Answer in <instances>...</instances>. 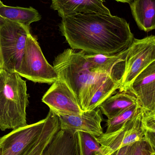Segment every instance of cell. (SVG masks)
<instances>
[{
    "instance_id": "1",
    "label": "cell",
    "mask_w": 155,
    "mask_h": 155,
    "mask_svg": "<svg viewBox=\"0 0 155 155\" xmlns=\"http://www.w3.org/2000/svg\"><path fill=\"white\" fill-rule=\"evenodd\" d=\"M60 29L71 49L88 54H116L127 49L135 38L125 19L98 13L65 16Z\"/></svg>"
},
{
    "instance_id": "2",
    "label": "cell",
    "mask_w": 155,
    "mask_h": 155,
    "mask_svg": "<svg viewBox=\"0 0 155 155\" xmlns=\"http://www.w3.org/2000/svg\"><path fill=\"white\" fill-rule=\"evenodd\" d=\"M85 53L72 49L64 50L54 61L58 79L64 82L74 93L86 111L96 92L108 76L92 71L85 58Z\"/></svg>"
},
{
    "instance_id": "3",
    "label": "cell",
    "mask_w": 155,
    "mask_h": 155,
    "mask_svg": "<svg viewBox=\"0 0 155 155\" xmlns=\"http://www.w3.org/2000/svg\"><path fill=\"white\" fill-rule=\"evenodd\" d=\"M26 81L16 73L0 70V130L16 129L27 125L29 104Z\"/></svg>"
},
{
    "instance_id": "4",
    "label": "cell",
    "mask_w": 155,
    "mask_h": 155,
    "mask_svg": "<svg viewBox=\"0 0 155 155\" xmlns=\"http://www.w3.org/2000/svg\"><path fill=\"white\" fill-rule=\"evenodd\" d=\"M30 33V27L0 16V70L17 72Z\"/></svg>"
},
{
    "instance_id": "5",
    "label": "cell",
    "mask_w": 155,
    "mask_h": 155,
    "mask_svg": "<svg viewBox=\"0 0 155 155\" xmlns=\"http://www.w3.org/2000/svg\"><path fill=\"white\" fill-rule=\"evenodd\" d=\"M16 73L34 83L52 84L58 79L55 69L47 62L37 39L31 33L27 36L21 64Z\"/></svg>"
},
{
    "instance_id": "6",
    "label": "cell",
    "mask_w": 155,
    "mask_h": 155,
    "mask_svg": "<svg viewBox=\"0 0 155 155\" xmlns=\"http://www.w3.org/2000/svg\"><path fill=\"white\" fill-rule=\"evenodd\" d=\"M155 61V35L134 38L128 48L119 92L128 91L136 78Z\"/></svg>"
},
{
    "instance_id": "7",
    "label": "cell",
    "mask_w": 155,
    "mask_h": 155,
    "mask_svg": "<svg viewBox=\"0 0 155 155\" xmlns=\"http://www.w3.org/2000/svg\"><path fill=\"white\" fill-rule=\"evenodd\" d=\"M42 102L58 116L79 115L84 112L74 93L60 79L52 84L43 96Z\"/></svg>"
},
{
    "instance_id": "8",
    "label": "cell",
    "mask_w": 155,
    "mask_h": 155,
    "mask_svg": "<svg viewBox=\"0 0 155 155\" xmlns=\"http://www.w3.org/2000/svg\"><path fill=\"white\" fill-rule=\"evenodd\" d=\"M45 118L32 124L14 129L0 138L2 155H23L43 128Z\"/></svg>"
},
{
    "instance_id": "9",
    "label": "cell",
    "mask_w": 155,
    "mask_h": 155,
    "mask_svg": "<svg viewBox=\"0 0 155 155\" xmlns=\"http://www.w3.org/2000/svg\"><path fill=\"white\" fill-rule=\"evenodd\" d=\"M143 117V111L141 109L122 128L113 133H104L96 139L101 145L109 147L114 152L137 142L144 138Z\"/></svg>"
},
{
    "instance_id": "10",
    "label": "cell",
    "mask_w": 155,
    "mask_h": 155,
    "mask_svg": "<svg viewBox=\"0 0 155 155\" xmlns=\"http://www.w3.org/2000/svg\"><path fill=\"white\" fill-rule=\"evenodd\" d=\"M128 92L136 97L144 113L155 111V61L136 78Z\"/></svg>"
},
{
    "instance_id": "11",
    "label": "cell",
    "mask_w": 155,
    "mask_h": 155,
    "mask_svg": "<svg viewBox=\"0 0 155 155\" xmlns=\"http://www.w3.org/2000/svg\"><path fill=\"white\" fill-rule=\"evenodd\" d=\"M59 117L61 129L73 134L84 132L95 137H99L104 134L101 126L103 117L98 107L84 111L79 115L61 116Z\"/></svg>"
},
{
    "instance_id": "12",
    "label": "cell",
    "mask_w": 155,
    "mask_h": 155,
    "mask_svg": "<svg viewBox=\"0 0 155 155\" xmlns=\"http://www.w3.org/2000/svg\"><path fill=\"white\" fill-rule=\"evenodd\" d=\"M128 48L121 52L111 55L85 53V58L92 71L112 75L121 81L124 71Z\"/></svg>"
},
{
    "instance_id": "13",
    "label": "cell",
    "mask_w": 155,
    "mask_h": 155,
    "mask_svg": "<svg viewBox=\"0 0 155 155\" xmlns=\"http://www.w3.org/2000/svg\"><path fill=\"white\" fill-rule=\"evenodd\" d=\"M103 0H52L51 7L62 18L78 14L98 13L111 15Z\"/></svg>"
},
{
    "instance_id": "14",
    "label": "cell",
    "mask_w": 155,
    "mask_h": 155,
    "mask_svg": "<svg viewBox=\"0 0 155 155\" xmlns=\"http://www.w3.org/2000/svg\"><path fill=\"white\" fill-rule=\"evenodd\" d=\"M45 118L41 132L23 155H42L55 134L61 129L59 116L51 110Z\"/></svg>"
},
{
    "instance_id": "15",
    "label": "cell",
    "mask_w": 155,
    "mask_h": 155,
    "mask_svg": "<svg viewBox=\"0 0 155 155\" xmlns=\"http://www.w3.org/2000/svg\"><path fill=\"white\" fill-rule=\"evenodd\" d=\"M42 155H79L77 134L60 129Z\"/></svg>"
},
{
    "instance_id": "16",
    "label": "cell",
    "mask_w": 155,
    "mask_h": 155,
    "mask_svg": "<svg viewBox=\"0 0 155 155\" xmlns=\"http://www.w3.org/2000/svg\"><path fill=\"white\" fill-rule=\"evenodd\" d=\"M129 4L139 29L145 32L155 30V0H134Z\"/></svg>"
},
{
    "instance_id": "17",
    "label": "cell",
    "mask_w": 155,
    "mask_h": 155,
    "mask_svg": "<svg viewBox=\"0 0 155 155\" xmlns=\"http://www.w3.org/2000/svg\"><path fill=\"white\" fill-rule=\"evenodd\" d=\"M137 104V98L130 92H119L108 97L98 107L109 119Z\"/></svg>"
},
{
    "instance_id": "18",
    "label": "cell",
    "mask_w": 155,
    "mask_h": 155,
    "mask_svg": "<svg viewBox=\"0 0 155 155\" xmlns=\"http://www.w3.org/2000/svg\"><path fill=\"white\" fill-rule=\"evenodd\" d=\"M0 16L30 27V25L41 19L37 10L32 7L29 8L3 5L0 6Z\"/></svg>"
},
{
    "instance_id": "19",
    "label": "cell",
    "mask_w": 155,
    "mask_h": 155,
    "mask_svg": "<svg viewBox=\"0 0 155 155\" xmlns=\"http://www.w3.org/2000/svg\"><path fill=\"white\" fill-rule=\"evenodd\" d=\"M120 84V80L112 75H108L92 97L86 111L97 108L103 102L113 95L115 92L119 89Z\"/></svg>"
},
{
    "instance_id": "20",
    "label": "cell",
    "mask_w": 155,
    "mask_h": 155,
    "mask_svg": "<svg viewBox=\"0 0 155 155\" xmlns=\"http://www.w3.org/2000/svg\"><path fill=\"white\" fill-rule=\"evenodd\" d=\"M139 104L133 106L123 111L122 113L115 116L114 117L107 119L106 134L113 133L122 128L129 120L133 118L141 110Z\"/></svg>"
},
{
    "instance_id": "21",
    "label": "cell",
    "mask_w": 155,
    "mask_h": 155,
    "mask_svg": "<svg viewBox=\"0 0 155 155\" xmlns=\"http://www.w3.org/2000/svg\"><path fill=\"white\" fill-rule=\"evenodd\" d=\"M76 134L79 155H95L101 149V145L94 137L84 132Z\"/></svg>"
},
{
    "instance_id": "22",
    "label": "cell",
    "mask_w": 155,
    "mask_h": 155,
    "mask_svg": "<svg viewBox=\"0 0 155 155\" xmlns=\"http://www.w3.org/2000/svg\"><path fill=\"white\" fill-rule=\"evenodd\" d=\"M142 125L144 137L155 154V117L154 114L146 113L143 111Z\"/></svg>"
},
{
    "instance_id": "23",
    "label": "cell",
    "mask_w": 155,
    "mask_h": 155,
    "mask_svg": "<svg viewBox=\"0 0 155 155\" xmlns=\"http://www.w3.org/2000/svg\"><path fill=\"white\" fill-rule=\"evenodd\" d=\"M154 154L150 145L143 139L128 146L125 155H152Z\"/></svg>"
},
{
    "instance_id": "24",
    "label": "cell",
    "mask_w": 155,
    "mask_h": 155,
    "mask_svg": "<svg viewBox=\"0 0 155 155\" xmlns=\"http://www.w3.org/2000/svg\"><path fill=\"white\" fill-rule=\"evenodd\" d=\"M101 149L95 155H112L114 152L109 147L101 145Z\"/></svg>"
},
{
    "instance_id": "25",
    "label": "cell",
    "mask_w": 155,
    "mask_h": 155,
    "mask_svg": "<svg viewBox=\"0 0 155 155\" xmlns=\"http://www.w3.org/2000/svg\"><path fill=\"white\" fill-rule=\"evenodd\" d=\"M128 146L120 148L117 151L115 152L112 155H125L127 148H128Z\"/></svg>"
},
{
    "instance_id": "26",
    "label": "cell",
    "mask_w": 155,
    "mask_h": 155,
    "mask_svg": "<svg viewBox=\"0 0 155 155\" xmlns=\"http://www.w3.org/2000/svg\"><path fill=\"white\" fill-rule=\"evenodd\" d=\"M115 1H116L118 2H121L127 3L130 4L134 0H115Z\"/></svg>"
},
{
    "instance_id": "27",
    "label": "cell",
    "mask_w": 155,
    "mask_h": 155,
    "mask_svg": "<svg viewBox=\"0 0 155 155\" xmlns=\"http://www.w3.org/2000/svg\"><path fill=\"white\" fill-rule=\"evenodd\" d=\"M2 148L0 145V155H2Z\"/></svg>"
},
{
    "instance_id": "28",
    "label": "cell",
    "mask_w": 155,
    "mask_h": 155,
    "mask_svg": "<svg viewBox=\"0 0 155 155\" xmlns=\"http://www.w3.org/2000/svg\"><path fill=\"white\" fill-rule=\"evenodd\" d=\"M3 5V3L1 1V0H0V6H1V5Z\"/></svg>"
},
{
    "instance_id": "29",
    "label": "cell",
    "mask_w": 155,
    "mask_h": 155,
    "mask_svg": "<svg viewBox=\"0 0 155 155\" xmlns=\"http://www.w3.org/2000/svg\"><path fill=\"white\" fill-rule=\"evenodd\" d=\"M153 113V114H154V116H155V111H154V112H153V113Z\"/></svg>"
},
{
    "instance_id": "30",
    "label": "cell",
    "mask_w": 155,
    "mask_h": 155,
    "mask_svg": "<svg viewBox=\"0 0 155 155\" xmlns=\"http://www.w3.org/2000/svg\"><path fill=\"white\" fill-rule=\"evenodd\" d=\"M152 155H155V154H152Z\"/></svg>"
},
{
    "instance_id": "31",
    "label": "cell",
    "mask_w": 155,
    "mask_h": 155,
    "mask_svg": "<svg viewBox=\"0 0 155 155\" xmlns=\"http://www.w3.org/2000/svg\"></svg>"
}]
</instances>
